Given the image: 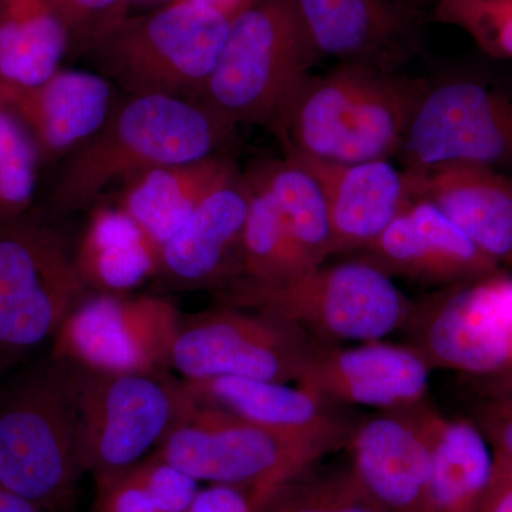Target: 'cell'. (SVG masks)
Returning a JSON list of instances; mask_svg holds the SVG:
<instances>
[{
	"label": "cell",
	"mask_w": 512,
	"mask_h": 512,
	"mask_svg": "<svg viewBox=\"0 0 512 512\" xmlns=\"http://www.w3.org/2000/svg\"><path fill=\"white\" fill-rule=\"evenodd\" d=\"M322 345L272 313L222 305L181 316L168 369L183 380L248 377L298 382Z\"/></svg>",
	"instance_id": "10"
},
{
	"label": "cell",
	"mask_w": 512,
	"mask_h": 512,
	"mask_svg": "<svg viewBox=\"0 0 512 512\" xmlns=\"http://www.w3.org/2000/svg\"><path fill=\"white\" fill-rule=\"evenodd\" d=\"M70 37V55L86 56L97 42L121 22L130 0H52Z\"/></svg>",
	"instance_id": "32"
},
{
	"label": "cell",
	"mask_w": 512,
	"mask_h": 512,
	"mask_svg": "<svg viewBox=\"0 0 512 512\" xmlns=\"http://www.w3.org/2000/svg\"><path fill=\"white\" fill-rule=\"evenodd\" d=\"M429 80L363 64L309 73L268 124L284 157L366 163L399 157Z\"/></svg>",
	"instance_id": "1"
},
{
	"label": "cell",
	"mask_w": 512,
	"mask_h": 512,
	"mask_svg": "<svg viewBox=\"0 0 512 512\" xmlns=\"http://www.w3.org/2000/svg\"><path fill=\"white\" fill-rule=\"evenodd\" d=\"M478 512H512V461L495 451L493 477Z\"/></svg>",
	"instance_id": "37"
},
{
	"label": "cell",
	"mask_w": 512,
	"mask_h": 512,
	"mask_svg": "<svg viewBox=\"0 0 512 512\" xmlns=\"http://www.w3.org/2000/svg\"><path fill=\"white\" fill-rule=\"evenodd\" d=\"M430 372L412 345L376 340L345 348L325 343L296 384L336 406L390 412L429 399Z\"/></svg>",
	"instance_id": "15"
},
{
	"label": "cell",
	"mask_w": 512,
	"mask_h": 512,
	"mask_svg": "<svg viewBox=\"0 0 512 512\" xmlns=\"http://www.w3.org/2000/svg\"><path fill=\"white\" fill-rule=\"evenodd\" d=\"M73 256L90 292L126 295L157 275L160 249L116 204H97Z\"/></svg>",
	"instance_id": "25"
},
{
	"label": "cell",
	"mask_w": 512,
	"mask_h": 512,
	"mask_svg": "<svg viewBox=\"0 0 512 512\" xmlns=\"http://www.w3.org/2000/svg\"><path fill=\"white\" fill-rule=\"evenodd\" d=\"M434 18L463 29L487 55L512 59V0H439Z\"/></svg>",
	"instance_id": "31"
},
{
	"label": "cell",
	"mask_w": 512,
	"mask_h": 512,
	"mask_svg": "<svg viewBox=\"0 0 512 512\" xmlns=\"http://www.w3.org/2000/svg\"><path fill=\"white\" fill-rule=\"evenodd\" d=\"M198 406L220 410L265 429L333 440L348 446L357 420L342 406L301 387L248 377L183 380Z\"/></svg>",
	"instance_id": "21"
},
{
	"label": "cell",
	"mask_w": 512,
	"mask_h": 512,
	"mask_svg": "<svg viewBox=\"0 0 512 512\" xmlns=\"http://www.w3.org/2000/svg\"><path fill=\"white\" fill-rule=\"evenodd\" d=\"M232 20L200 3L163 8L117 23L87 52L96 70L126 96L195 100L211 76Z\"/></svg>",
	"instance_id": "5"
},
{
	"label": "cell",
	"mask_w": 512,
	"mask_h": 512,
	"mask_svg": "<svg viewBox=\"0 0 512 512\" xmlns=\"http://www.w3.org/2000/svg\"><path fill=\"white\" fill-rule=\"evenodd\" d=\"M96 512H161L136 467L97 484Z\"/></svg>",
	"instance_id": "34"
},
{
	"label": "cell",
	"mask_w": 512,
	"mask_h": 512,
	"mask_svg": "<svg viewBox=\"0 0 512 512\" xmlns=\"http://www.w3.org/2000/svg\"><path fill=\"white\" fill-rule=\"evenodd\" d=\"M67 55L69 33L52 0H0V90L42 83Z\"/></svg>",
	"instance_id": "26"
},
{
	"label": "cell",
	"mask_w": 512,
	"mask_h": 512,
	"mask_svg": "<svg viewBox=\"0 0 512 512\" xmlns=\"http://www.w3.org/2000/svg\"><path fill=\"white\" fill-rule=\"evenodd\" d=\"M83 471L76 372L50 357L0 393V487L60 512Z\"/></svg>",
	"instance_id": "3"
},
{
	"label": "cell",
	"mask_w": 512,
	"mask_h": 512,
	"mask_svg": "<svg viewBox=\"0 0 512 512\" xmlns=\"http://www.w3.org/2000/svg\"><path fill=\"white\" fill-rule=\"evenodd\" d=\"M218 293L224 305L272 313L326 345L383 340L406 328L414 309L389 275L355 258L281 284L237 279Z\"/></svg>",
	"instance_id": "4"
},
{
	"label": "cell",
	"mask_w": 512,
	"mask_h": 512,
	"mask_svg": "<svg viewBox=\"0 0 512 512\" xmlns=\"http://www.w3.org/2000/svg\"><path fill=\"white\" fill-rule=\"evenodd\" d=\"M117 100L116 87L87 70L60 69L35 86L0 90V104L28 130L42 163L66 158L92 138Z\"/></svg>",
	"instance_id": "17"
},
{
	"label": "cell",
	"mask_w": 512,
	"mask_h": 512,
	"mask_svg": "<svg viewBox=\"0 0 512 512\" xmlns=\"http://www.w3.org/2000/svg\"><path fill=\"white\" fill-rule=\"evenodd\" d=\"M406 174L413 200L430 202L485 255L512 266L511 177L461 161Z\"/></svg>",
	"instance_id": "20"
},
{
	"label": "cell",
	"mask_w": 512,
	"mask_h": 512,
	"mask_svg": "<svg viewBox=\"0 0 512 512\" xmlns=\"http://www.w3.org/2000/svg\"><path fill=\"white\" fill-rule=\"evenodd\" d=\"M318 62L292 0H254L195 100L232 126H268Z\"/></svg>",
	"instance_id": "6"
},
{
	"label": "cell",
	"mask_w": 512,
	"mask_h": 512,
	"mask_svg": "<svg viewBox=\"0 0 512 512\" xmlns=\"http://www.w3.org/2000/svg\"><path fill=\"white\" fill-rule=\"evenodd\" d=\"M403 410L430 448L424 512H478L490 487L494 451L471 420L448 419L429 399Z\"/></svg>",
	"instance_id": "23"
},
{
	"label": "cell",
	"mask_w": 512,
	"mask_h": 512,
	"mask_svg": "<svg viewBox=\"0 0 512 512\" xmlns=\"http://www.w3.org/2000/svg\"><path fill=\"white\" fill-rule=\"evenodd\" d=\"M0 512H47L39 505L0 487Z\"/></svg>",
	"instance_id": "40"
},
{
	"label": "cell",
	"mask_w": 512,
	"mask_h": 512,
	"mask_svg": "<svg viewBox=\"0 0 512 512\" xmlns=\"http://www.w3.org/2000/svg\"><path fill=\"white\" fill-rule=\"evenodd\" d=\"M235 128L197 100L126 96L103 127L64 158L53 205L64 214L87 210L113 185L148 170L222 154Z\"/></svg>",
	"instance_id": "2"
},
{
	"label": "cell",
	"mask_w": 512,
	"mask_h": 512,
	"mask_svg": "<svg viewBox=\"0 0 512 512\" xmlns=\"http://www.w3.org/2000/svg\"><path fill=\"white\" fill-rule=\"evenodd\" d=\"M399 158L409 173L461 161L512 178V94L467 77L429 80Z\"/></svg>",
	"instance_id": "11"
},
{
	"label": "cell",
	"mask_w": 512,
	"mask_h": 512,
	"mask_svg": "<svg viewBox=\"0 0 512 512\" xmlns=\"http://www.w3.org/2000/svg\"><path fill=\"white\" fill-rule=\"evenodd\" d=\"M40 164L28 130L0 104V222L18 220L32 207Z\"/></svg>",
	"instance_id": "30"
},
{
	"label": "cell",
	"mask_w": 512,
	"mask_h": 512,
	"mask_svg": "<svg viewBox=\"0 0 512 512\" xmlns=\"http://www.w3.org/2000/svg\"><path fill=\"white\" fill-rule=\"evenodd\" d=\"M74 367V366H73ZM80 453L97 484L153 456L194 400L163 372L100 373L74 367Z\"/></svg>",
	"instance_id": "7"
},
{
	"label": "cell",
	"mask_w": 512,
	"mask_h": 512,
	"mask_svg": "<svg viewBox=\"0 0 512 512\" xmlns=\"http://www.w3.org/2000/svg\"><path fill=\"white\" fill-rule=\"evenodd\" d=\"M346 447L352 453L350 467L384 510H426L430 448L403 410L357 421Z\"/></svg>",
	"instance_id": "22"
},
{
	"label": "cell",
	"mask_w": 512,
	"mask_h": 512,
	"mask_svg": "<svg viewBox=\"0 0 512 512\" xmlns=\"http://www.w3.org/2000/svg\"><path fill=\"white\" fill-rule=\"evenodd\" d=\"M484 434L495 453L512 461V400L484 396L473 409L470 419Z\"/></svg>",
	"instance_id": "35"
},
{
	"label": "cell",
	"mask_w": 512,
	"mask_h": 512,
	"mask_svg": "<svg viewBox=\"0 0 512 512\" xmlns=\"http://www.w3.org/2000/svg\"><path fill=\"white\" fill-rule=\"evenodd\" d=\"M244 174L201 202L160 249L157 278L177 289H220L238 274L242 232L248 214Z\"/></svg>",
	"instance_id": "19"
},
{
	"label": "cell",
	"mask_w": 512,
	"mask_h": 512,
	"mask_svg": "<svg viewBox=\"0 0 512 512\" xmlns=\"http://www.w3.org/2000/svg\"><path fill=\"white\" fill-rule=\"evenodd\" d=\"M247 174L274 200L309 265L325 264L333 256L332 229L318 181L285 157L256 165Z\"/></svg>",
	"instance_id": "27"
},
{
	"label": "cell",
	"mask_w": 512,
	"mask_h": 512,
	"mask_svg": "<svg viewBox=\"0 0 512 512\" xmlns=\"http://www.w3.org/2000/svg\"><path fill=\"white\" fill-rule=\"evenodd\" d=\"M241 173L227 154L163 165L121 185L114 204L161 249L201 202Z\"/></svg>",
	"instance_id": "24"
},
{
	"label": "cell",
	"mask_w": 512,
	"mask_h": 512,
	"mask_svg": "<svg viewBox=\"0 0 512 512\" xmlns=\"http://www.w3.org/2000/svg\"><path fill=\"white\" fill-rule=\"evenodd\" d=\"M265 498L256 491L211 484L200 490L188 512H261Z\"/></svg>",
	"instance_id": "36"
},
{
	"label": "cell",
	"mask_w": 512,
	"mask_h": 512,
	"mask_svg": "<svg viewBox=\"0 0 512 512\" xmlns=\"http://www.w3.org/2000/svg\"><path fill=\"white\" fill-rule=\"evenodd\" d=\"M319 60L399 72L420 50L424 13L412 0H292Z\"/></svg>",
	"instance_id": "14"
},
{
	"label": "cell",
	"mask_w": 512,
	"mask_h": 512,
	"mask_svg": "<svg viewBox=\"0 0 512 512\" xmlns=\"http://www.w3.org/2000/svg\"><path fill=\"white\" fill-rule=\"evenodd\" d=\"M136 470L161 512H188L200 493V481L156 454Z\"/></svg>",
	"instance_id": "33"
},
{
	"label": "cell",
	"mask_w": 512,
	"mask_h": 512,
	"mask_svg": "<svg viewBox=\"0 0 512 512\" xmlns=\"http://www.w3.org/2000/svg\"><path fill=\"white\" fill-rule=\"evenodd\" d=\"M477 379H480L481 392L484 396L505 397L512 400V366Z\"/></svg>",
	"instance_id": "38"
},
{
	"label": "cell",
	"mask_w": 512,
	"mask_h": 512,
	"mask_svg": "<svg viewBox=\"0 0 512 512\" xmlns=\"http://www.w3.org/2000/svg\"><path fill=\"white\" fill-rule=\"evenodd\" d=\"M342 447L195 404L154 454L195 480L256 491L266 501L276 487Z\"/></svg>",
	"instance_id": "8"
},
{
	"label": "cell",
	"mask_w": 512,
	"mask_h": 512,
	"mask_svg": "<svg viewBox=\"0 0 512 512\" xmlns=\"http://www.w3.org/2000/svg\"><path fill=\"white\" fill-rule=\"evenodd\" d=\"M315 466L276 487L261 512H389L363 487L352 467L318 473Z\"/></svg>",
	"instance_id": "29"
},
{
	"label": "cell",
	"mask_w": 512,
	"mask_h": 512,
	"mask_svg": "<svg viewBox=\"0 0 512 512\" xmlns=\"http://www.w3.org/2000/svg\"><path fill=\"white\" fill-rule=\"evenodd\" d=\"M318 181L328 205L333 255L359 254L413 201L406 171L390 160L332 163L285 157Z\"/></svg>",
	"instance_id": "18"
},
{
	"label": "cell",
	"mask_w": 512,
	"mask_h": 512,
	"mask_svg": "<svg viewBox=\"0 0 512 512\" xmlns=\"http://www.w3.org/2000/svg\"><path fill=\"white\" fill-rule=\"evenodd\" d=\"M89 293L55 229L25 217L0 222V359L53 340Z\"/></svg>",
	"instance_id": "9"
},
{
	"label": "cell",
	"mask_w": 512,
	"mask_h": 512,
	"mask_svg": "<svg viewBox=\"0 0 512 512\" xmlns=\"http://www.w3.org/2000/svg\"><path fill=\"white\" fill-rule=\"evenodd\" d=\"M244 180L248 214L242 232L238 274L232 281L281 284L313 271L268 192L247 173Z\"/></svg>",
	"instance_id": "28"
},
{
	"label": "cell",
	"mask_w": 512,
	"mask_h": 512,
	"mask_svg": "<svg viewBox=\"0 0 512 512\" xmlns=\"http://www.w3.org/2000/svg\"><path fill=\"white\" fill-rule=\"evenodd\" d=\"M180 319L161 296L89 293L57 329L52 357L90 372H163Z\"/></svg>",
	"instance_id": "12"
},
{
	"label": "cell",
	"mask_w": 512,
	"mask_h": 512,
	"mask_svg": "<svg viewBox=\"0 0 512 512\" xmlns=\"http://www.w3.org/2000/svg\"><path fill=\"white\" fill-rule=\"evenodd\" d=\"M410 343L431 369L483 377L512 366V278L503 274L447 286L414 305Z\"/></svg>",
	"instance_id": "13"
},
{
	"label": "cell",
	"mask_w": 512,
	"mask_h": 512,
	"mask_svg": "<svg viewBox=\"0 0 512 512\" xmlns=\"http://www.w3.org/2000/svg\"><path fill=\"white\" fill-rule=\"evenodd\" d=\"M352 258L421 284L453 286L497 274L485 255L430 202L413 200L382 234Z\"/></svg>",
	"instance_id": "16"
},
{
	"label": "cell",
	"mask_w": 512,
	"mask_h": 512,
	"mask_svg": "<svg viewBox=\"0 0 512 512\" xmlns=\"http://www.w3.org/2000/svg\"><path fill=\"white\" fill-rule=\"evenodd\" d=\"M167 2H177V0H167ZM183 2L200 3V5L218 10L222 15L234 20L242 12H245L254 3V0H183Z\"/></svg>",
	"instance_id": "39"
}]
</instances>
